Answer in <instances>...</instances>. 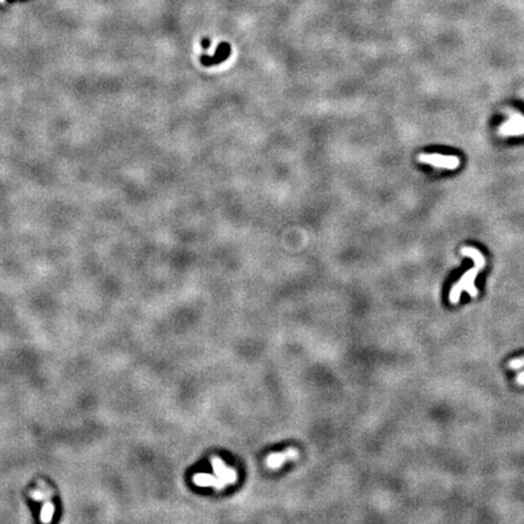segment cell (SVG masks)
Segmentation results:
<instances>
[{"label": "cell", "mask_w": 524, "mask_h": 524, "mask_svg": "<svg viewBox=\"0 0 524 524\" xmlns=\"http://www.w3.org/2000/svg\"><path fill=\"white\" fill-rule=\"evenodd\" d=\"M508 367L511 369H520V368L524 367V357L517 358V359H512L508 363ZM517 382L519 385H524V372L520 373L518 376H517Z\"/></svg>", "instance_id": "52a82bcc"}, {"label": "cell", "mask_w": 524, "mask_h": 524, "mask_svg": "<svg viewBox=\"0 0 524 524\" xmlns=\"http://www.w3.org/2000/svg\"><path fill=\"white\" fill-rule=\"evenodd\" d=\"M461 254L464 256H468L471 257V259H473L474 266L470 271L466 272V273L460 278V280H459L458 283H455L454 286H453L452 290H450L449 300L450 302L454 303V305L458 303L459 300H460L462 291H466L471 297H477L478 289L476 286H474V280H476V277L478 273H479L480 269L486 266V259H484V256L479 250L471 247H464L461 249Z\"/></svg>", "instance_id": "6da1fadb"}, {"label": "cell", "mask_w": 524, "mask_h": 524, "mask_svg": "<svg viewBox=\"0 0 524 524\" xmlns=\"http://www.w3.org/2000/svg\"><path fill=\"white\" fill-rule=\"evenodd\" d=\"M201 45H203V47L207 49L208 47H209V41H208V39H204L203 43H201Z\"/></svg>", "instance_id": "ba28073f"}, {"label": "cell", "mask_w": 524, "mask_h": 524, "mask_svg": "<svg viewBox=\"0 0 524 524\" xmlns=\"http://www.w3.org/2000/svg\"><path fill=\"white\" fill-rule=\"evenodd\" d=\"M507 113L510 114V119L500 127L501 135H522L524 134V115L518 112L510 111L507 109Z\"/></svg>", "instance_id": "277c9868"}, {"label": "cell", "mask_w": 524, "mask_h": 524, "mask_svg": "<svg viewBox=\"0 0 524 524\" xmlns=\"http://www.w3.org/2000/svg\"><path fill=\"white\" fill-rule=\"evenodd\" d=\"M223 48H225V45H220V48H219V50H217L215 57H208V56L201 57V62H203L204 64H207V66H210V64L219 63L220 61L225 60V58L227 57L228 51H226V53L223 54Z\"/></svg>", "instance_id": "8992f818"}, {"label": "cell", "mask_w": 524, "mask_h": 524, "mask_svg": "<svg viewBox=\"0 0 524 524\" xmlns=\"http://www.w3.org/2000/svg\"><path fill=\"white\" fill-rule=\"evenodd\" d=\"M297 455H299V453L294 448L288 449L283 453H274V454L268 455V458L266 459V464L269 468H279L284 462L296 460Z\"/></svg>", "instance_id": "5b68a950"}, {"label": "cell", "mask_w": 524, "mask_h": 524, "mask_svg": "<svg viewBox=\"0 0 524 524\" xmlns=\"http://www.w3.org/2000/svg\"><path fill=\"white\" fill-rule=\"evenodd\" d=\"M211 462H213L214 472H215V474L217 476L216 478L219 479L220 484H221V488H225L227 484L237 482V471L227 467L225 462L220 460L219 458H214Z\"/></svg>", "instance_id": "3957f363"}, {"label": "cell", "mask_w": 524, "mask_h": 524, "mask_svg": "<svg viewBox=\"0 0 524 524\" xmlns=\"http://www.w3.org/2000/svg\"><path fill=\"white\" fill-rule=\"evenodd\" d=\"M419 160L421 163L431 164L434 168H442V169L454 170L460 165V159L454 155H444L439 153H431V154H422L419 155Z\"/></svg>", "instance_id": "7a4b0ae2"}]
</instances>
